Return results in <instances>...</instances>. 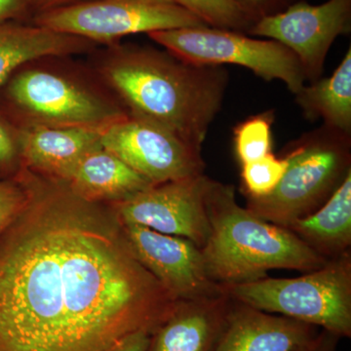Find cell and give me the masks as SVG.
<instances>
[{"mask_svg": "<svg viewBox=\"0 0 351 351\" xmlns=\"http://www.w3.org/2000/svg\"><path fill=\"white\" fill-rule=\"evenodd\" d=\"M199 18L204 24L218 29L248 32L256 20L234 0H174Z\"/></svg>", "mask_w": 351, "mask_h": 351, "instance_id": "ffe728a7", "label": "cell"}, {"mask_svg": "<svg viewBox=\"0 0 351 351\" xmlns=\"http://www.w3.org/2000/svg\"><path fill=\"white\" fill-rule=\"evenodd\" d=\"M62 182L80 197L93 202H121L154 186L103 147L83 156Z\"/></svg>", "mask_w": 351, "mask_h": 351, "instance_id": "e0dca14e", "label": "cell"}, {"mask_svg": "<svg viewBox=\"0 0 351 351\" xmlns=\"http://www.w3.org/2000/svg\"><path fill=\"white\" fill-rule=\"evenodd\" d=\"M212 181L204 173L154 184L117 203L120 223L184 237L202 249L211 233L207 196Z\"/></svg>", "mask_w": 351, "mask_h": 351, "instance_id": "9c48e42d", "label": "cell"}, {"mask_svg": "<svg viewBox=\"0 0 351 351\" xmlns=\"http://www.w3.org/2000/svg\"><path fill=\"white\" fill-rule=\"evenodd\" d=\"M31 23L104 46L131 34L207 25L174 0H91L39 13Z\"/></svg>", "mask_w": 351, "mask_h": 351, "instance_id": "ba28073f", "label": "cell"}, {"mask_svg": "<svg viewBox=\"0 0 351 351\" xmlns=\"http://www.w3.org/2000/svg\"><path fill=\"white\" fill-rule=\"evenodd\" d=\"M207 210L211 233L201 250L208 274L221 287L253 282L272 269L304 274L328 262L288 228L240 206L232 184L212 181Z\"/></svg>", "mask_w": 351, "mask_h": 351, "instance_id": "3957f363", "label": "cell"}, {"mask_svg": "<svg viewBox=\"0 0 351 351\" xmlns=\"http://www.w3.org/2000/svg\"><path fill=\"white\" fill-rule=\"evenodd\" d=\"M287 158L285 156L267 154L263 158L242 165V193L245 197H263L269 195L282 179Z\"/></svg>", "mask_w": 351, "mask_h": 351, "instance_id": "7402d4cb", "label": "cell"}, {"mask_svg": "<svg viewBox=\"0 0 351 351\" xmlns=\"http://www.w3.org/2000/svg\"><path fill=\"white\" fill-rule=\"evenodd\" d=\"M287 228L325 260H334L350 253L351 171L322 206Z\"/></svg>", "mask_w": 351, "mask_h": 351, "instance_id": "ac0fdd59", "label": "cell"}, {"mask_svg": "<svg viewBox=\"0 0 351 351\" xmlns=\"http://www.w3.org/2000/svg\"><path fill=\"white\" fill-rule=\"evenodd\" d=\"M17 152H19L17 130L14 135L8 127L0 122V162L11 160Z\"/></svg>", "mask_w": 351, "mask_h": 351, "instance_id": "4316f807", "label": "cell"}, {"mask_svg": "<svg viewBox=\"0 0 351 351\" xmlns=\"http://www.w3.org/2000/svg\"><path fill=\"white\" fill-rule=\"evenodd\" d=\"M320 331L230 297L225 326L214 351H297L311 345Z\"/></svg>", "mask_w": 351, "mask_h": 351, "instance_id": "4fadbf2b", "label": "cell"}, {"mask_svg": "<svg viewBox=\"0 0 351 351\" xmlns=\"http://www.w3.org/2000/svg\"><path fill=\"white\" fill-rule=\"evenodd\" d=\"M7 80L18 129L77 127L105 131L125 108L91 68L71 56H48L20 66Z\"/></svg>", "mask_w": 351, "mask_h": 351, "instance_id": "277c9868", "label": "cell"}, {"mask_svg": "<svg viewBox=\"0 0 351 351\" xmlns=\"http://www.w3.org/2000/svg\"><path fill=\"white\" fill-rule=\"evenodd\" d=\"M274 113L267 112L249 117L235 127L234 149L242 165L271 154Z\"/></svg>", "mask_w": 351, "mask_h": 351, "instance_id": "44dd1931", "label": "cell"}, {"mask_svg": "<svg viewBox=\"0 0 351 351\" xmlns=\"http://www.w3.org/2000/svg\"><path fill=\"white\" fill-rule=\"evenodd\" d=\"M149 339L151 332L142 330L122 339L119 343L107 351H147Z\"/></svg>", "mask_w": 351, "mask_h": 351, "instance_id": "484cf974", "label": "cell"}, {"mask_svg": "<svg viewBox=\"0 0 351 351\" xmlns=\"http://www.w3.org/2000/svg\"><path fill=\"white\" fill-rule=\"evenodd\" d=\"M341 339L331 332L321 330L317 338L311 345L297 351H338Z\"/></svg>", "mask_w": 351, "mask_h": 351, "instance_id": "83f0119b", "label": "cell"}, {"mask_svg": "<svg viewBox=\"0 0 351 351\" xmlns=\"http://www.w3.org/2000/svg\"><path fill=\"white\" fill-rule=\"evenodd\" d=\"M350 136L326 126L302 136L286 149L287 168L276 189L263 197H245V207L285 228L313 214L351 171Z\"/></svg>", "mask_w": 351, "mask_h": 351, "instance_id": "5b68a950", "label": "cell"}, {"mask_svg": "<svg viewBox=\"0 0 351 351\" xmlns=\"http://www.w3.org/2000/svg\"><path fill=\"white\" fill-rule=\"evenodd\" d=\"M101 147L154 184L204 174L201 151L151 122L127 115L103 131Z\"/></svg>", "mask_w": 351, "mask_h": 351, "instance_id": "8fae6325", "label": "cell"}, {"mask_svg": "<svg viewBox=\"0 0 351 351\" xmlns=\"http://www.w3.org/2000/svg\"><path fill=\"white\" fill-rule=\"evenodd\" d=\"M98 44L32 23L0 22V88L23 64L48 56L94 52Z\"/></svg>", "mask_w": 351, "mask_h": 351, "instance_id": "2e32d148", "label": "cell"}, {"mask_svg": "<svg viewBox=\"0 0 351 351\" xmlns=\"http://www.w3.org/2000/svg\"><path fill=\"white\" fill-rule=\"evenodd\" d=\"M34 0H0V22L31 23Z\"/></svg>", "mask_w": 351, "mask_h": 351, "instance_id": "cb8c5ba5", "label": "cell"}, {"mask_svg": "<svg viewBox=\"0 0 351 351\" xmlns=\"http://www.w3.org/2000/svg\"><path fill=\"white\" fill-rule=\"evenodd\" d=\"M122 228L134 256L176 301L207 299L225 293L208 274L202 250L191 240L142 226Z\"/></svg>", "mask_w": 351, "mask_h": 351, "instance_id": "7c38bea8", "label": "cell"}, {"mask_svg": "<svg viewBox=\"0 0 351 351\" xmlns=\"http://www.w3.org/2000/svg\"><path fill=\"white\" fill-rule=\"evenodd\" d=\"M232 299L351 338V252L295 278L267 276L223 287Z\"/></svg>", "mask_w": 351, "mask_h": 351, "instance_id": "8992f818", "label": "cell"}, {"mask_svg": "<svg viewBox=\"0 0 351 351\" xmlns=\"http://www.w3.org/2000/svg\"><path fill=\"white\" fill-rule=\"evenodd\" d=\"M0 235V351H107L154 332L179 301L134 256L123 228L66 182L31 176Z\"/></svg>", "mask_w": 351, "mask_h": 351, "instance_id": "6da1fadb", "label": "cell"}, {"mask_svg": "<svg viewBox=\"0 0 351 351\" xmlns=\"http://www.w3.org/2000/svg\"><path fill=\"white\" fill-rule=\"evenodd\" d=\"M99 52L92 71L129 115L201 151L223 106L225 69L188 63L167 50L138 44L114 43Z\"/></svg>", "mask_w": 351, "mask_h": 351, "instance_id": "7a4b0ae2", "label": "cell"}, {"mask_svg": "<svg viewBox=\"0 0 351 351\" xmlns=\"http://www.w3.org/2000/svg\"><path fill=\"white\" fill-rule=\"evenodd\" d=\"M351 29V0H328L319 5L293 2L274 15L256 21L248 34L276 40L301 62L306 82L319 80L325 60L338 36Z\"/></svg>", "mask_w": 351, "mask_h": 351, "instance_id": "30bf717a", "label": "cell"}, {"mask_svg": "<svg viewBox=\"0 0 351 351\" xmlns=\"http://www.w3.org/2000/svg\"><path fill=\"white\" fill-rule=\"evenodd\" d=\"M103 131L77 127L17 129L25 164L50 179L64 181L78 161L101 147Z\"/></svg>", "mask_w": 351, "mask_h": 351, "instance_id": "9a60e30c", "label": "cell"}, {"mask_svg": "<svg viewBox=\"0 0 351 351\" xmlns=\"http://www.w3.org/2000/svg\"><path fill=\"white\" fill-rule=\"evenodd\" d=\"M230 297L179 301L154 330L147 351H214L225 326Z\"/></svg>", "mask_w": 351, "mask_h": 351, "instance_id": "5bb4252c", "label": "cell"}, {"mask_svg": "<svg viewBox=\"0 0 351 351\" xmlns=\"http://www.w3.org/2000/svg\"><path fill=\"white\" fill-rule=\"evenodd\" d=\"M295 96L307 119L351 135V48L331 76L304 85Z\"/></svg>", "mask_w": 351, "mask_h": 351, "instance_id": "d6986e66", "label": "cell"}, {"mask_svg": "<svg viewBox=\"0 0 351 351\" xmlns=\"http://www.w3.org/2000/svg\"><path fill=\"white\" fill-rule=\"evenodd\" d=\"M86 1H91V0H34L32 14H34V16L38 15L39 13Z\"/></svg>", "mask_w": 351, "mask_h": 351, "instance_id": "f1b7e54d", "label": "cell"}, {"mask_svg": "<svg viewBox=\"0 0 351 351\" xmlns=\"http://www.w3.org/2000/svg\"><path fill=\"white\" fill-rule=\"evenodd\" d=\"M27 199L24 184L0 182V235L22 211Z\"/></svg>", "mask_w": 351, "mask_h": 351, "instance_id": "603a6c76", "label": "cell"}, {"mask_svg": "<svg viewBox=\"0 0 351 351\" xmlns=\"http://www.w3.org/2000/svg\"><path fill=\"white\" fill-rule=\"evenodd\" d=\"M256 20L274 15L287 8L294 0H234Z\"/></svg>", "mask_w": 351, "mask_h": 351, "instance_id": "d4e9b609", "label": "cell"}, {"mask_svg": "<svg viewBox=\"0 0 351 351\" xmlns=\"http://www.w3.org/2000/svg\"><path fill=\"white\" fill-rule=\"evenodd\" d=\"M147 36L188 63L244 66L267 82L280 80L294 95L306 85L301 62L286 46L271 39L252 38L244 32L209 25L156 32Z\"/></svg>", "mask_w": 351, "mask_h": 351, "instance_id": "52a82bcc", "label": "cell"}]
</instances>
